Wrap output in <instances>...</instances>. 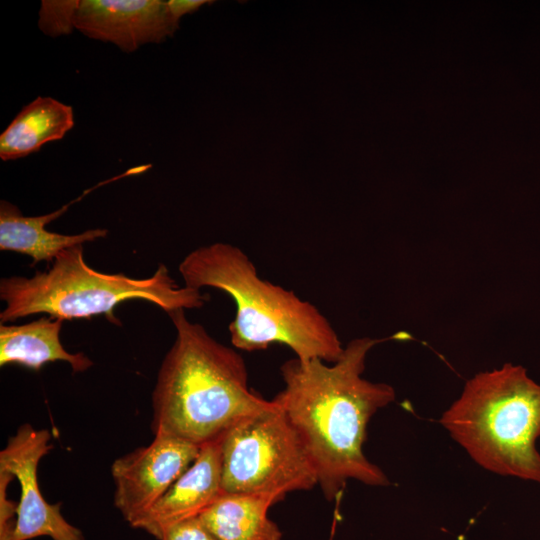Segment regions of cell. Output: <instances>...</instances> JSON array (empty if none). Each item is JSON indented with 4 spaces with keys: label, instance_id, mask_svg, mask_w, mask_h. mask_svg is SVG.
I'll list each match as a JSON object with an SVG mask.
<instances>
[{
    "label": "cell",
    "instance_id": "cell-4",
    "mask_svg": "<svg viewBox=\"0 0 540 540\" xmlns=\"http://www.w3.org/2000/svg\"><path fill=\"white\" fill-rule=\"evenodd\" d=\"M83 245L61 252L46 271L32 276H9L0 280V298L5 303L1 324L44 313L62 319H90L105 315L120 325L115 308L129 300L151 302L165 312L199 309L208 301L201 290L177 284L164 264L147 278L94 270L84 260Z\"/></svg>",
    "mask_w": 540,
    "mask_h": 540
},
{
    "label": "cell",
    "instance_id": "cell-9",
    "mask_svg": "<svg viewBox=\"0 0 540 540\" xmlns=\"http://www.w3.org/2000/svg\"><path fill=\"white\" fill-rule=\"evenodd\" d=\"M74 28L129 53L144 44L163 42L174 34L178 21L167 1L82 0L75 13Z\"/></svg>",
    "mask_w": 540,
    "mask_h": 540
},
{
    "label": "cell",
    "instance_id": "cell-17",
    "mask_svg": "<svg viewBox=\"0 0 540 540\" xmlns=\"http://www.w3.org/2000/svg\"><path fill=\"white\" fill-rule=\"evenodd\" d=\"M158 540H217L199 517L188 519L169 528Z\"/></svg>",
    "mask_w": 540,
    "mask_h": 540
},
{
    "label": "cell",
    "instance_id": "cell-11",
    "mask_svg": "<svg viewBox=\"0 0 540 540\" xmlns=\"http://www.w3.org/2000/svg\"><path fill=\"white\" fill-rule=\"evenodd\" d=\"M99 186H102V183L85 190L82 195L60 209L41 216H24L17 206L2 200L0 250L30 256L32 265H36L42 261L53 262L61 252L73 246L105 238L109 233L105 228L89 229L73 235L59 234L46 229L47 224L60 217L72 204Z\"/></svg>",
    "mask_w": 540,
    "mask_h": 540
},
{
    "label": "cell",
    "instance_id": "cell-12",
    "mask_svg": "<svg viewBox=\"0 0 540 540\" xmlns=\"http://www.w3.org/2000/svg\"><path fill=\"white\" fill-rule=\"evenodd\" d=\"M63 322L47 316L21 325L0 324V366L17 364L37 371L46 363L63 361L74 373L92 367V360L84 353H70L63 347Z\"/></svg>",
    "mask_w": 540,
    "mask_h": 540
},
{
    "label": "cell",
    "instance_id": "cell-15",
    "mask_svg": "<svg viewBox=\"0 0 540 540\" xmlns=\"http://www.w3.org/2000/svg\"><path fill=\"white\" fill-rule=\"evenodd\" d=\"M80 1L41 2L39 27L49 36L57 37L71 33L74 29V17Z\"/></svg>",
    "mask_w": 540,
    "mask_h": 540
},
{
    "label": "cell",
    "instance_id": "cell-7",
    "mask_svg": "<svg viewBox=\"0 0 540 540\" xmlns=\"http://www.w3.org/2000/svg\"><path fill=\"white\" fill-rule=\"evenodd\" d=\"M50 438L48 430L25 423L0 452V470L16 478L21 490L12 540H85L82 531L62 515V504L47 502L40 491L38 466L52 448Z\"/></svg>",
    "mask_w": 540,
    "mask_h": 540
},
{
    "label": "cell",
    "instance_id": "cell-6",
    "mask_svg": "<svg viewBox=\"0 0 540 540\" xmlns=\"http://www.w3.org/2000/svg\"><path fill=\"white\" fill-rule=\"evenodd\" d=\"M219 443L224 493L269 495L281 501L289 492L318 485L301 441L275 401L273 408L237 422Z\"/></svg>",
    "mask_w": 540,
    "mask_h": 540
},
{
    "label": "cell",
    "instance_id": "cell-14",
    "mask_svg": "<svg viewBox=\"0 0 540 540\" xmlns=\"http://www.w3.org/2000/svg\"><path fill=\"white\" fill-rule=\"evenodd\" d=\"M74 126L71 106L51 97H37L16 115L0 135V158L25 157L44 144L60 140Z\"/></svg>",
    "mask_w": 540,
    "mask_h": 540
},
{
    "label": "cell",
    "instance_id": "cell-16",
    "mask_svg": "<svg viewBox=\"0 0 540 540\" xmlns=\"http://www.w3.org/2000/svg\"><path fill=\"white\" fill-rule=\"evenodd\" d=\"M13 476L0 470V540H12L14 532L17 506L7 497V488Z\"/></svg>",
    "mask_w": 540,
    "mask_h": 540
},
{
    "label": "cell",
    "instance_id": "cell-13",
    "mask_svg": "<svg viewBox=\"0 0 540 540\" xmlns=\"http://www.w3.org/2000/svg\"><path fill=\"white\" fill-rule=\"evenodd\" d=\"M274 496L222 493L200 516L217 540H281L282 532L268 516Z\"/></svg>",
    "mask_w": 540,
    "mask_h": 540
},
{
    "label": "cell",
    "instance_id": "cell-8",
    "mask_svg": "<svg viewBox=\"0 0 540 540\" xmlns=\"http://www.w3.org/2000/svg\"><path fill=\"white\" fill-rule=\"evenodd\" d=\"M200 446L155 433L152 442L111 466L114 505L130 526L146 513L198 457Z\"/></svg>",
    "mask_w": 540,
    "mask_h": 540
},
{
    "label": "cell",
    "instance_id": "cell-18",
    "mask_svg": "<svg viewBox=\"0 0 540 540\" xmlns=\"http://www.w3.org/2000/svg\"><path fill=\"white\" fill-rule=\"evenodd\" d=\"M169 10L175 20L179 19L190 12L197 10L203 4L207 3L205 0H170L167 1Z\"/></svg>",
    "mask_w": 540,
    "mask_h": 540
},
{
    "label": "cell",
    "instance_id": "cell-10",
    "mask_svg": "<svg viewBox=\"0 0 540 540\" xmlns=\"http://www.w3.org/2000/svg\"><path fill=\"white\" fill-rule=\"evenodd\" d=\"M222 493L218 439L201 447L189 468L131 527L158 540L172 526L199 517Z\"/></svg>",
    "mask_w": 540,
    "mask_h": 540
},
{
    "label": "cell",
    "instance_id": "cell-1",
    "mask_svg": "<svg viewBox=\"0 0 540 540\" xmlns=\"http://www.w3.org/2000/svg\"><path fill=\"white\" fill-rule=\"evenodd\" d=\"M393 337L349 341L333 363L292 358L280 367L284 386L273 398L301 441L324 497L334 500L348 480L390 485L367 459L363 445L372 416L395 399V390L363 377L367 355Z\"/></svg>",
    "mask_w": 540,
    "mask_h": 540
},
{
    "label": "cell",
    "instance_id": "cell-3",
    "mask_svg": "<svg viewBox=\"0 0 540 540\" xmlns=\"http://www.w3.org/2000/svg\"><path fill=\"white\" fill-rule=\"evenodd\" d=\"M178 271L184 285L225 292L235 303L228 325L237 350L254 352L273 344L287 346L302 360L335 362L344 346L327 317L292 290L261 278L238 246L216 242L189 252Z\"/></svg>",
    "mask_w": 540,
    "mask_h": 540
},
{
    "label": "cell",
    "instance_id": "cell-2",
    "mask_svg": "<svg viewBox=\"0 0 540 540\" xmlns=\"http://www.w3.org/2000/svg\"><path fill=\"white\" fill-rule=\"evenodd\" d=\"M176 338L152 393V430L197 446L217 441L240 420L274 407L251 390L242 355L212 337L184 309L168 313Z\"/></svg>",
    "mask_w": 540,
    "mask_h": 540
},
{
    "label": "cell",
    "instance_id": "cell-5",
    "mask_svg": "<svg viewBox=\"0 0 540 540\" xmlns=\"http://www.w3.org/2000/svg\"><path fill=\"white\" fill-rule=\"evenodd\" d=\"M440 423L485 470L540 483V385L523 366L474 375Z\"/></svg>",
    "mask_w": 540,
    "mask_h": 540
}]
</instances>
